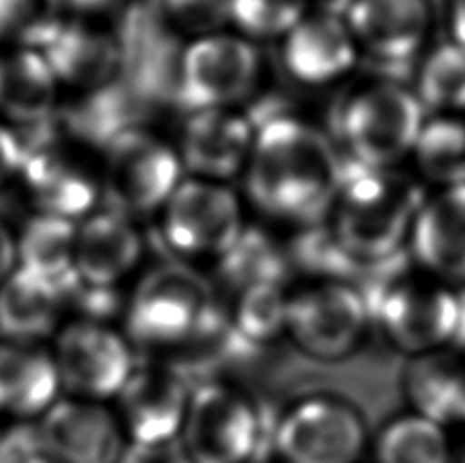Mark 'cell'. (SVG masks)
Instances as JSON below:
<instances>
[{
    "label": "cell",
    "mask_w": 465,
    "mask_h": 463,
    "mask_svg": "<svg viewBox=\"0 0 465 463\" xmlns=\"http://www.w3.org/2000/svg\"><path fill=\"white\" fill-rule=\"evenodd\" d=\"M345 173L333 137L286 113L255 127L245 194L263 217L302 229L329 219Z\"/></svg>",
    "instance_id": "1"
},
{
    "label": "cell",
    "mask_w": 465,
    "mask_h": 463,
    "mask_svg": "<svg viewBox=\"0 0 465 463\" xmlns=\"http://www.w3.org/2000/svg\"><path fill=\"white\" fill-rule=\"evenodd\" d=\"M427 196L417 176L398 168L347 170L327 222L357 266L376 268L409 245Z\"/></svg>",
    "instance_id": "2"
},
{
    "label": "cell",
    "mask_w": 465,
    "mask_h": 463,
    "mask_svg": "<svg viewBox=\"0 0 465 463\" xmlns=\"http://www.w3.org/2000/svg\"><path fill=\"white\" fill-rule=\"evenodd\" d=\"M425 121L414 90L394 80H370L337 104L333 142L355 168H396L411 157Z\"/></svg>",
    "instance_id": "3"
},
{
    "label": "cell",
    "mask_w": 465,
    "mask_h": 463,
    "mask_svg": "<svg viewBox=\"0 0 465 463\" xmlns=\"http://www.w3.org/2000/svg\"><path fill=\"white\" fill-rule=\"evenodd\" d=\"M371 320L388 343L412 358L458 347L463 325V288L427 274H396L363 292Z\"/></svg>",
    "instance_id": "4"
},
{
    "label": "cell",
    "mask_w": 465,
    "mask_h": 463,
    "mask_svg": "<svg viewBox=\"0 0 465 463\" xmlns=\"http://www.w3.org/2000/svg\"><path fill=\"white\" fill-rule=\"evenodd\" d=\"M25 145L19 186L33 211L74 222L84 221L103 201L101 168L82 147L65 139L55 117L19 129Z\"/></svg>",
    "instance_id": "5"
},
{
    "label": "cell",
    "mask_w": 465,
    "mask_h": 463,
    "mask_svg": "<svg viewBox=\"0 0 465 463\" xmlns=\"http://www.w3.org/2000/svg\"><path fill=\"white\" fill-rule=\"evenodd\" d=\"M272 423L252 394L206 379L193 386L178 443L196 463H253L270 449Z\"/></svg>",
    "instance_id": "6"
},
{
    "label": "cell",
    "mask_w": 465,
    "mask_h": 463,
    "mask_svg": "<svg viewBox=\"0 0 465 463\" xmlns=\"http://www.w3.org/2000/svg\"><path fill=\"white\" fill-rule=\"evenodd\" d=\"M217 307L209 284L193 270L157 266L127 296L123 317L127 339L145 351L172 355Z\"/></svg>",
    "instance_id": "7"
},
{
    "label": "cell",
    "mask_w": 465,
    "mask_h": 463,
    "mask_svg": "<svg viewBox=\"0 0 465 463\" xmlns=\"http://www.w3.org/2000/svg\"><path fill=\"white\" fill-rule=\"evenodd\" d=\"M371 435L360 409L335 394H309L273 419L276 463H361Z\"/></svg>",
    "instance_id": "8"
},
{
    "label": "cell",
    "mask_w": 465,
    "mask_h": 463,
    "mask_svg": "<svg viewBox=\"0 0 465 463\" xmlns=\"http://www.w3.org/2000/svg\"><path fill=\"white\" fill-rule=\"evenodd\" d=\"M371 322L370 304L351 282L317 280L290 291L286 335L309 360H349L360 351Z\"/></svg>",
    "instance_id": "9"
},
{
    "label": "cell",
    "mask_w": 465,
    "mask_h": 463,
    "mask_svg": "<svg viewBox=\"0 0 465 463\" xmlns=\"http://www.w3.org/2000/svg\"><path fill=\"white\" fill-rule=\"evenodd\" d=\"M176 145L139 127L103 152V201L131 219L160 212L184 180Z\"/></svg>",
    "instance_id": "10"
},
{
    "label": "cell",
    "mask_w": 465,
    "mask_h": 463,
    "mask_svg": "<svg viewBox=\"0 0 465 463\" xmlns=\"http://www.w3.org/2000/svg\"><path fill=\"white\" fill-rule=\"evenodd\" d=\"M262 54L239 33H211L188 39L182 55L176 106L186 113L239 109L262 80Z\"/></svg>",
    "instance_id": "11"
},
{
    "label": "cell",
    "mask_w": 465,
    "mask_h": 463,
    "mask_svg": "<svg viewBox=\"0 0 465 463\" xmlns=\"http://www.w3.org/2000/svg\"><path fill=\"white\" fill-rule=\"evenodd\" d=\"M114 37L123 84L149 109L176 106L180 65L188 41L155 13L149 0L123 8Z\"/></svg>",
    "instance_id": "12"
},
{
    "label": "cell",
    "mask_w": 465,
    "mask_h": 463,
    "mask_svg": "<svg viewBox=\"0 0 465 463\" xmlns=\"http://www.w3.org/2000/svg\"><path fill=\"white\" fill-rule=\"evenodd\" d=\"M243 229V206L223 182L184 178L160 211L163 243L180 258L219 260Z\"/></svg>",
    "instance_id": "13"
},
{
    "label": "cell",
    "mask_w": 465,
    "mask_h": 463,
    "mask_svg": "<svg viewBox=\"0 0 465 463\" xmlns=\"http://www.w3.org/2000/svg\"><path fill=\"white\" fill-rule=\"evenodd\" d=\"M193 382L163 358L135 363L116 394L114 412L133 448H162L180 441Z\"/></svg>",
    "instance_id": "14"
},
{
    "label": "cell",
    "mask_w": 465,
    "mask_h": 463,
    "mask_svg": "<svg viewBox=\"0 0 465 463\" xmlns=\"http://www.w3.org/2000/svg\"><path fill=\"white\" fill-rule=\"evenodd\" d=\"M52 353L62 390L96 402L114 400L137 363L127 335L86 320H72L57 330Z\"/></svg>",
    "instance_id": "15"
},
{
    "label": "cell",
    "mask_w": 465,
    "mask_h": 463,
    "mask_svg": "<svg viewBox=\"0 0 465 463\" xmlns=\"http://www.w3.org/2000/svg\"><path fill=\"white\" fill-rule=\"evenodd\" d=\"M47 456L57 463H123L129 441L106 402L62 396L37 420Z\"/></svg>",
    "instance_id": "16"
},
{
    "label": "cell",
    "mask_w": 465,
    "mask_h": 463,
    "mask_svg": "<svg viewBox=\"0 0 465 463\" xmlns=\"http://www.w3.org/2000/svg\"><path fill=\"white\" fill-rule=\"evenodd\" d=\"M343 16L360 55L388 68L417 60L433 29L429 0H353Z\"/></svg>",
    "instance_id": "17"
},
{
    "label": "cell",
    "mask_w": 465,
    "mask_h": 463,
    "mask_svg": "<svg viewBox=\"0 0 465 463\" xmlns=\"http://www.w3.org/2000/svg\"><path fill=\"white\" fill-rule=\"evenodd\" d=\"M282 65L290 78L306 88L337 84L360 62V49L341 11L321 8L309 15L282 39Z\"/></svg>",
    "instance_id": "18"
},
{
    "label": "cell",
    "mask_w": 465,
    "mask_h": 463,
    "mask_svg": "<svg viewBox=\"0 0 465 463\" xmlns=\"http://www.w3.org/2000/svg\"><path fill=\"white\" fill-rule=\"evenodd\" d=\"M255 129L239 109L186 113L176 150L190 178L223 182L245 172Z\"/></svg>",
    "instance_id": "19"
},
{
    "label": "cell",
    "mask_w": 465,
    "mask_h": 463,
    "mask_svg": "<svg viewBox=\"0 0 465 463\" xmlns=\"http://www.w3.org/2000/svg\"><path fill=\"white\" fill-rule=\"evenodd\" d=\"M60 88L86 93L119 80V44L114 31L93 21L60 16L37 45Z\"/></svg>",
    "instance_id": "20"
},
{
    "label": "cell",
    "mask_w": 465,
    "mask_h": 463,
    "mask_svg": "<svg viewBox=\"0 0 465 463\" xmlns=\"http://www.w3.org/2000/svg\"><path fill=\"white\" fill-rule=\"evenodd\" d=\"M422 274L460 288L465 284V186L429 194L409 239Z\"/></svg>",
    "instance_id": "21"
},
{
    "label": "cell",
    "mask_w": 465,
    "mask_h": 463,
    "mask_svg": "<svg viewBox=\"0 0 465 463\" xmlns=\"http://www.w3.org/2000/svg\"><path fill=\"white\" fill-rule=\"evenodd\" d=\"M149 106L139 101L121 80L86 93H74L55 113L65 139L82 150L104 152L129 131L147 127Z\"/></svg>",
    "instance_id": "22"
},
{
    "label": "cell",
    "mask_w": 465,
    "mask_h": 463,
    "mask_svg": "<svg viewBox=\"0 0 465 463\" xmlns=\"http://www.w3.org/2000/svg\"><path fill=\"white\" fill-rule=\"evenodd\" d=\"M143 258V235L135 219L109 206L78 222L76 274L96 286H123Z\"/></svg>",
    "instance_id": "23"
},
{
    "label": "cell",
    "mask_w": 465,
    "mask_h": 463,
    "mask_svg": "<svg viewBox=\"0 0 465 463\" xmlns=\"http://www.w3.org/2000/svg\"><path fill=\"white\" fill-rule=\"evenodd\" d=\"M62 392L52 350L44 343L0 341V417L37 423Z\"/></svg>",
    "instance_id": "24"
},
{
    "label": "cell",
    "mask_w": 465,
    "mask_h": 463,
    "mask_svg": "<svg viewBox=\"0 0 465 463\" xmlns=\"http://www.w3.org/2000/svg\"><path fill=\"white\" fill-rule=\"evenodd\" d=\"M60 86L37 49L0 47V121L29 129L52 121Z\"/></svg>",
    "instance_id": "25"
},
{
    "label": "cell",
    "mask_w": 465,
    "mask_h": 463,
    "mask_svg": "<svg viewBox=\"0 0 465 463\" xmlns=\"http://www.w3.org/2000/svg\"><path fill=\"white\" fill-rule=\"evenodd\" d=\"M411 410L445 429L465 427V358L445 350L412 358L402 374Z\"/></svg>",
    "instance_id": "26"
},
{
    "label": "cell",
    "mask_w": 465,
    "mask_h": 463,
    "mask_svg": "<svg viewBox=\"0 0 465 463\" xmlns=\"http://www.w3.org/2000/svg\"><path fill=\"white\" fill-rule=\"evenodd\" d=\"M65 294L60 288L15 270L0 284V339L13 343H44L62 329Z\"/></svg>",
    "instance_id": "27"
},
{
    "label": "cell",
    "mask_w": 465,
    "mask_h": 463,
    "mask_svg": "<svg viewBox=\"0 0 465 463\" xmlns=\"http://www.w3.org/2000/svg\"><path fill=\"white\" fill-rule=\"evenodd\" d=\"M78 222L33 212L16 233V270L27 271L60 291L76 282Z\"/></svg>",
    "instance_id": "28"
},
{
    "label": "cell",
    "mask_w": 465,
    "mask_h": 463,
    "mask_svg": "<svg viewBox=\"0 0 465 463\" xmlns=\"http://www.w3.org/2000/svg\"><path fill=\"white\" fill-rule=\"evenodd\" d=\"M370 453L373 463H455L450 429L412 410L386 420L371 437Z\"/></svg>",
    "instance_id": "29"
},
{
    "label": "cell",
    "mask_w": 465,
    "mask_h": 463,
    "mask_svg": "<svg viewBox=\"0 0 465 463\" xmlns=\"http://www.w3.org/2000/svg\"><path fill=\"white\" fill-rule=\"evenodd\" d=\"M288 250L268 231L245 225L229 250L217 260V276L229 292L253 284H286Z\"/></svg>",
    "instance_id": "30"
},
{
    "label": "cell",
    "mask_w": 465,
    "mask_h": 463,
    "mask_svg": "<svg viewBox=\"0 0 465 463\" xmlns=\"http://www.w3.org/2000/svg\"><path fill=\"white\" fill-rule=\"evenodd\" d=\"M411 157L437 190L465 186V114H427Z\"/></svg>",
    "instance_id": "31"
},
{
    "label": "cell",
    "mask_w": 465,
    "mask_h": 463,
    "mask_svg": "<svg viewBox=\"0 0 465 463\" xmlns=\"http://www.w3.org/2000/svg\"><path fill=\"white\" fill-rule=\"evenodd\" d=\"M290 291L286 284H253L231 292L225 307L232 333L245 350L265 347L286 335Z\"/></svg>",
    "instance_id": "32"
},
{
    "label": "cell",
    "mask_w": 465,
    "mask_h": 463,
    "mask_svg": "<svg viewBox=\"0 0 465 463\" xmlns=\"http://www.w3.org/2000/svg\"><path fill=\"white\" fill-rule=\"evenodd\" d=\"M419 103L430 114H465V49L453 41L422 55L417 88Z\"/></svg>",
    "instance_id": "33"
},
{
    "label": "cell",
    "mask_w": 465,
    "mask_h": 463,
    "mask_svg": "<svg viewBox=\"0 0 465 463\" xmlns=\"http://www.w3.org/2000/svg\"><path fill=\"white\" fill-rule=\"evenodd\" d=\"M309 11V0H231L229 25L253 44L282 41Z\"/></svg>",
    "instance_id": "34"
},
{
    "label": "cell",
    "mask_w": 465,
    "mask_h": 463,
    "mask_svg": "<svg viewBox=\"0 0 465 463\" xmlns=\"http://www.w3.org/2000/svg\"><path fill=\"white\" fill-rule=\"evenodd\" d=\"M286 250L290 266L309 271V274L317 276V280L349 282L353 270H363L343 251L327 221L298 229L294 241Z\"/></svg>",
    "instance_id": "35"
},
{
    "label": "cell",
    "mask_w": 465,
    "mask_h": 463,
    "mask_svg": "<svg viewBox=\"0 0 465 463\" xmlns=\"http://www.w3.org/2000/svg\"><path fill=\"white\" fill-rule=\"evenodd\" d=\"M57 19L55 0H0V47L37 49Z\"/></svg>",
    "instance_id": "36"
},
{
    "label": "cell",
    "mask_w": 465,
    "mask_h": 463,
    "mask_svg": "<svg viewBox=\"0 0 465 463\" xmlns=\"http://www.w3.org/2000/svg\"><path fill=\"white\" fill-rule=\"evenodd\" d=\"M155 13L182 37H204L229 25L231 0H149Z\"/></svg>",
    "instance_id": "37"
},
{
    "label": "cell",
    "mask_w": 465,
    "mask_h": 463,
    "mask_svg": "<svg viewBox=\"0 0 465 463\" xmlns=\"http://www.w3.org/2000/svg\"><path fill=\"white\" fill-rule=\"evenodd\" d=\"M124 307L127 296L123 294L121 286H96L78 278L65 291V310L76 314L74 320L111 325L114 319L124 317Z\"/></svg>",
    "instance_id": "38"
},
{
    "label": "cell",
    "mask_w": 465,
    "mask_h": 463,
    "mask_svg": "<svg viewBox=\"0 0 465 463\" xmlns=\"http://www.w3.org/2000/svg\"><path fill=\"white\" fill-rule=\"evenodd\" d=\"M37 423H11L0 433V463H35L45 456Z\"/></svg>",
    "instance_id": "39"
},
{
    "label": "cell",
    "mask_w": 465,
    "mask_h": 463,
    "mask_svg": "<svg viewBox=\"0 0 465 463\" xmlns=\"http://www.w3.org/2000/svg\"><path fill=\"white\" fill-rule=\"evenodd\" d=\"M25 145L19 129L0 121V190L19 180Z\"/></svg>",
    "instance_id": "40"
},
{
    "label": "cell",
    "mask_w": 465,
    "mask_h": 463,
    "mask_svg": "<svg viewBox=\"0 0 465 463\" xmlns=\"http://www.w3.org/2000/svg\"><path fill=\"white\" fill-rule=\"evenodd\" d=\"M55 6L60 16L98 23V19L123 11L127 5L124 0H55Z\"/></svg>",
    "instance_id": "41"
},
{
    "label": "cell",
    "mask_w": 465,
    "mask_h": 463,
    "mask_svg": "<svg viewBox=\"0 0 465 463\" xmlns=\"http://www.w3.org/2000/svg\"><path fill=\"white\" fill-rule=\"evenodd\" d=\"M123 463H196L186 456L180 443L162 445V448H133L129 445Z\"/></svg>",
    "instance_id": "42"
},
{
    "label": "cell",
    "mask_w": 465,
    "mask_h": 463,
    "mask_svg": "<svg viewBox=\"0 0 465 463\" xmlns=\"http://www.w3.org/2000/svg\"><path fill=\"white\" fill-rule=\"evenodd\" d=\"M16 270V233L0 219V284Z\"/></svg>",
    "instance_id": "43"
},
{
    "label": "cell",
    "mask_w": 465,
    "mask_h": 463,
    "mask_svg": "<svg viewBox=\"0 0 465 463\" xmlns=\"http://www.w3.org/2000/svg\"><path fill=\"white\" fill-rule=\"evenodd\" d=\"M447 27L455 45L465 49V0H450L447 8Z\"/></svg>",
    "instance_id": "44"
},
{
    "label": "cell",
    "mask_w": 465,
    "mask_h": 463,
    "mask_svg": "<svg viewBox=\"0 0 465 463\" xmlns=\"http://www.w3.org/2000/svg\"><path fill=\"white\" fill-rule=\"evenodd\" d=\"M353 3V0H327V6L329 8H335V11H345V8L349 6V5H351Z\"/></svg>",
    "instance_id": "45"
},
{
    "label": "cell",
    "mask_w": 465,
    "mask_h": 463,
    "mask_svg": "<svg viewBox=\"0 0 465 463\" xmlns=\"http://www.w3.org/2000/svg\"><path fill=\"white\" fill-rule=\"evenodd\" d=\"M35 463H57V461H54V459H52V458H49V456H47V453H45V456H44V458H39V459H37Z\"/></svg>",
    "instance_id": "46"
},
{
    "label": "cell",
    "mask_w": 465,
    "mask_h": 463,
    "mask_svg": "<svg viewBox=\"0 0 465 463\" xmlns=\"http://www.w3.org/2000/svg\"><path fill=\"white\" fill-rule=\"evenodd\" d=\"M455 463H465V451L460 453V456H455Z\"/></svg>",
    "instance_id": "47"
},
{
    "label": "cell",
    "mask_w": 465,
    "mask_h": 463,
    "mask_svg": "<svg viewBox=\"0 0 465 463\" xmlns=\"http://www.w3.org/2000/svg\"><path fill=\"white\" fill-rule=\"evenodd\" d=\"M0 433H3V427H0Z\"/></svg>",
    "instance_id": "48"
}]
</instances>
